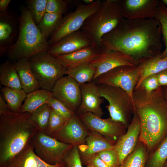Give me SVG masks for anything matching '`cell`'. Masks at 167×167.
<instances>
[{
	"label": "cell",
	"mask_w": 167,
	"mask_h": 167,
	"mask_svg": "<svg viewBox=\"0 0 167 167\" xmlns=\"http://www.w3.org/2000/svg\"><path fill=\"white\" fill-rule=\"evenodd\" d=\"M30 115L11 111L0 115V167L20 152L39 131Z\"/></svg>",
	"instance_id": "cell-3"
},
{
	"label": "cell",
	"mask_w": 167,
	"mask_h": 167,
	"mask_svg": "<svg viewBox=\"0 0 167 167\" xmlns=\"http://www.w3.org/2000/svg\"><path fill=\"white\" fill-rule=\"evenodd\" d=\"M96 85L101 97L106 99L109 103L106 107L110 117L122 123L127 128L131 121L132 116L135 113L133 100L120 88L105 84Z\"/></svg>",
	"instance_id": "cell-6"
},
{
	"label": "cell",
	"mask_w": 167,
	"mask_h": 167,
	"mask_svg": "<svg viewBox=\"0 0 167 167\" xmlns=\"http://www.w3.org/2000/svg\"><path fill=\"white\" fill-rule=\"evenodd\" d=\"M0 82L3 87L15 90L22 89L14 63L9 61H6L0 65Z\"/></svg>",
	"instance_id": "cell-25"
},
{
	"label": "cell",
	"mask_w": 167,
	"mask_h": 167,
	"mask_svg": "<svg viewBox=\"0 0 167 167\" xmlns=\"http://www.w3.org/2000/svg\"><path fill=\"white\" fill-rule=\"evenodd\" d=\"M160 86L167 85V69L156 74Z\"/></svg>",
	"instance_id": "cell-42"
},
{
	"label": "cell",
	"mask_w": 167,
	"mask_h": 167,
	"mask_svg": "<svg viewBox=\"0 0 167 167\" xmlns=\"http://www.w3.org/2000/svg\"><path fill=\"white\" fill-rule=\"evenodd\" d=\"M51 109L50 106L46 103L30 113V118L39 131L45 133L48 126Z\"/></svg>",
	"instance_id": "cell-30"
},
{
	"label": "cell",
	"mask_w": 167,
	"mask_h": 167,
	"mask_svg": "<svg viewBox=\"0 0 167 167\" xmlns=\"http://www.w3.org/2000/svg\"><path fill=\"white\" fill-rule=\"evenodd\" d=\"M148 156L146 146L139 140L134 150L126 158L119 167H146Z\"/></svg>",
	"instance_id": "cell-28"
},
{
	"label": "cell",
	"mask_w": 167,
	"mask_h": 167,
	"mask_svg": "<svg viewBox=\"0 0 167 167\" xmlns=\"http://www.w3.org/2000/svg\"><path fill=\"white\" fill-rule=\"evenodd\" d=\"M19 32L15 43L8 48L9 57L15 60L29 58L47 51L49 46L31 15L28 9L22 10L19 18Z\"/></svg>",
	"instance_id": "cell-4"
},
{
	"label": "cell",
	"mask_w": 167,
	"mask_h": 167,
	"mask_svg": "<svg viewBox=\"0 0 167 167\" xmlns=\"http://www.w3.org/2000/svg\"><path fill=\"white\" fill-rule=\"evenodd\" d=\"M69 120L51 108L48 126L45 133L50 136L57 132L65 125Z\"/></svg>",
	"instance_id": "cell-34"
},
{
	"label": "cell",
	"mask_w": 167,
	"mask_h": 167,
	"mask_svg": "<svg viewBox=\"0 0 167 167\" xmlns=\"http://www.w3.org/2000/svg\"><path fill=\"white\" fill-rule=\"evenodd\" d=\"M162 53L147 58L139 63L137 66L139 71L140 76L135 89L138 88L147 77L157 74L167 69V56L162 58Z\"/></svg>",
	"instance_id": "cell-23"
},
{
	"label": "cell",
	"mask_w": 167,
	"mask_h": 167,
	"mask_svg": "<svg viewBox=\"0 0 167 167\" xmlns=\"http://www.w3.org/2000/svg\"><path fill=\"white\" fill-rule=\"evenodd\" d=\"M65 167H67L66 165Z\"/></svg>",
	"instance_id": "cell-50"
},
{
	"label": "cell",
	"mask_w": 167,
	"mask_h": 167,
	"mask_svg": "<svg viewBox=\"0 0 167 167\" xmlns=\"http://www.w3.org/2000/svg\"><path fill=\"white\" fill-rule=\"evenodd\" d=\"M96 70V67L91 62H89L67 69L66 75L80 85L92 82Z\"/></svg>",
	"instance_id": "cell-26"
},
{
	"label": "cell",
	"mask_w": 167,
	"mask_h": 167,
	"mask_svg": "<svg viewBox=\"0 0 167 167\" xmlns=\"http://www.w3.org/2000/svg\"><path fill=\"white\" fill-rule=\"evenodd\" d=\"M162 88L164 96L167 102V85L162 86Z\"/></svg>",
	"instance_id": "cell-45"
},
{
	"label": "cell",
	"mask_w": 167,
	"mask_h": 167,
	"mask_svg": "<svg viewBox=\"0 0 167 167\" xmlns=\"http://www.w3.org/2000/svg\"><path fill=\"white\" fill-rule=\"evenodd\" d=\"M101 2L97 0L90 4H80L73 12L63 17L59 26L49 38V46L57 43L67 35L80 30L85 20L99 8Z\"/></svg>",
	"instance_id": "cell-9"
},
{
	"label": "cell",
	"mask_w": 167,
	"mask_h": 167,
	"mask_svg": "<svg viewBox=\"0 0 167 167\" xmlns=\"http://www.w3.org/2000/svg\"><path fill=\"white\" fill-rule=\"evenodd\" d=\"M64 163L48 164L40 158L29 143L18 154L0 167H65Z\"/></svg>",
	"instance_id": "cell-19"
},
{
	"label": "cell",
	"mask_w": 167,
	"mask_h": 167,
	"mask_svg": "<svg viewBox=\"0 0 167 167\" xmlns=\"http://www.w3.org/2000/svg\"><path fill=\"white\" fill-rule=\"evenodd\" d=\"M141 130L139 119L134 113L126 132L118 139L115 145L114 148L118 153L120 165L136 147Z\"/></svg>",
	"instance_id": "cell-16"
},
{
	"label": "cell",
	"mask_w": 167,
	"mask_h": 167,
	"mask_svg": "<svg viewBox=\"0 0 167 167\" xmlns=\"http://www.w3.org/2000/svg\"><path fill=\"white\" fill-rule=\"evenodd\" d=\"M123 18L118 0H105L84 22L80 30L89 38L92 45L100 50L104 35L113 29Z\"/></svg>",
	"instance_id": "cell-5"
},
{
	"label": "cell",
	"mask_w": 167,
	"mask_h": 167,
	"mask_svg": "<svg viewBox=\"0 0 167 167\" xmlns=\"http://www.w3.org/2000/svg\"><path fill=\"white\" fill-rule=\"evenodd\" d=\"M0 92L9 109L14 113L20 112L22 104L27 95L25 91L23 89L15 90L3 87Z\"/></svg>",
	"instance_id": "cell-27"
},
{
	"label": "cell",
	"mask_w": 167,
	"mask_h": 167,
	"mask_svg": "<svg viewBox=\"0 0 167 167\" xmlns=\"http://www.w3.org/2000/svg\"><path fill=\"white\" fill-rule=\"evenodd\" d=\"M124 18H155L159 0H118Z\"/></svg>",
	"instance_id": "cell-14"
},
{
	"label": "cell",
	"mask_w": 167,
	"mask_h": 167,
	"mask_svg": "<svg viewBox=\"0 0 167 167\" xmlns=\"http://www.w3.org/2000/svg\"><path fill=\"white\" fill-rule=\"evenodd\" d=\"M53 97L51 91L42 89L27 94L20 112L31 113L42 105L47 103Z\"/></svg>",
	"instance_id": "cell-24"
},
{
	"label": "cell",
	"mask_w": 167,
	"mask_h": 167,
	"mask_svg": "<svg viewBox=\"0 0 167 167\" xmlns=\"http://www.w3.org/2000/svg\"><path fill=\"white\" fill-rule=\"evenodd\" d=\"M100 52L92 45L68 54L55 57L67 69L90 62L95 59Z\"/></svg>",
	"instance_id": "cell-21"
},
{
	"label": "cell",
	"mask_w": 167,
	"mask_h": 167,
	"mask_svg": "<svg viewBox=\"0 0 167 167\" xmlns=\"http://www.w3.org/2000/svg\"><path fill=\"white\" fill-rule=\"evenodd\" d=\"M11 1V0H0V11L1 12V14L5 13Z\"/></svg>",
	"instance_id": "cell-44"
},
{
	"label": "cell",
	"mask_w": 167,
	"mask_h": 167,
	"mask_svg": "<svg viewBox=\"0 0 167 167\" xmlns=\"http://www.w3.org/2000/svg\"><path fill=\"white\" fill-rule=\"evenodd\" d=\"M96 68L93 81L100 75L118 66L123 65L137 66L132 57L120 51L101 48L98 56L90 62Z\"/></svg>",
	"instance_id": "cell-13"
},
{
	"label": "cell",
	"mask_w": 167,
	"mask_h": 167,
	"mask_svg": "<svg viewBox=\"0 0 167 167\" xmlns=\"http://www.w3.org/2000/svg\"><path fill=\"white\" fill-rule=\"evenodd\" d=\"M81 101L77 111L78 114L91 113L101 117L103 113L101 105L103 99L101 97L97 85L93 81L80 85Z\"/></svg>",
	"instance_id": "cell-18"
},
{
	"label": "cell",
	"mask_w": 167,
	"mask_h": 167,
	"mask_svg": "<svg viewBox=\"0 0 167 167\" xmlns=\"http://www.w3.org/2000/svg\"><path fill=\"white\" fill-rule=\"evenodd\" d=\"M96 154L109 167L120 165L118 155L114 148L106 149Z\"/></svg>",
	"instance_id": "cell-36"
},
{
	"label": "cell",
	"mask_w": 167,
	"mask_h": 167,
	"mask_svg": "<svg viewBox=\"0 0 167 167\" xmlns=\"http://www.w3.org/2000/svg\"><path fill=\"white\" fill-rule=\"evenodd\" d=\"M47 104L56 112L67 119H69L75 113L53 96Z\"/></svg>",
	"instance_id": "cell-40"
},
{
	"label": "cell",
	"mask_w": 167,
	"mask_h": 167,
	"mask_svg": "<svg viewBox=\"0 0 167 167\" xmlns=\"http://www.w3.org/2000/svg\"><path fill=\"white\" fill-rule=\"evenodd\" d=\"M163 4L167 7V0H161Z\"/></svg>",
	"instance_id": "cell-47"
},
{
	"label": "cell",
	"mask_w": 167,
	"mask_h": 167,
	"mask_svg": "<svg viewBox=\"0 0 167 167\" xmlns=\"http://www.w3.org/2000/svg\"><path fill=\"white\" fill-rule=\"evenodd\" d=\"M85 161L89 165L94 167H109L97 154Z\"/></svg>",
	"instance_id": "cell-41"
},
{
	"label": "cell",
	"mask_w": 167,
	"mask_h": 167,
	"mask_svg": "<svg viewBox=\"0 0 167 167\" xmlns=\"http://www.w3.org/2000/svg\"><path fill=\"white\" fill-rule=\"evenodd\" d=\"M79 117L84 125L91 131L115 143L126 132L127 128L110 117L103 119L90 112L79 114Z\"/></svg>",
	"instance_id": "cell-11"
},
{
	"label": "cell",
	"mask_w": 167,
	"mask_h": 167,
	"mask_svg": "<svg viewBox=\"0 0 167 167\" xmlns=\"http://www.w3.org/2000/svg\"><path fill=\"white\" fill-rule=\"evenodd\" d=\"M31 68L41 89L51 91L56 82L66 75L67 69L47 51L29 58Z\"/></svg>",
	"instance_id": "cell-7"
},
{
	"label": "cell",
	"mask_w": 167,
	"mask_h": 167,
	"mask_svg": "<svg viewBox=\"0 0 167 167\" xmlns=\"http://www.w3.org/2000/svg\"><path fill=\"white\" fill-rule=\"evenodd\" d=\"M14 64L18 73L22 89L27 94L41 89L31 68L28 59H19Z\"/></svg>",
	"instance_id": "cell-22"
},
{
	"label": "cell",
	"mask_w": 167,
	"mask_h": 167,
	"mask_svg": "<svg viewBox=\"0 0 167 167\" xmlns=\"http://www.w3.org/2000/svg\"><path fill=\"white\" fill-rule=\"evenodd\" d=\"M155 18L160 23L161 27L162 38L165 48L162 52V58L167 56V7L160 0L157 8Z\"/></svg>",
	"instance_id": "cell-32"
},
{
	"label": "cell",
	"mask_w": 167,
	"mask_h": 167,
	"mask_svg": "<svg viewBox=\"0 0 167 167\" xmlns=\"http://www.w3.org/2000/svg\"><path fill=\"white\" fill-rule=\"evenodd\" d=\"M62 15L46 13L37 26L40 32L47 40L61 23Z\"/></svg>",
	"instance_id": "cell-29"
},
{
	"label": "cell",
	"mask_w": 167,
	"mask_h": 167,
	"mask_svg": "<svg viewBox=\"0 0 167 167\" xmlns=\"http://www.w3.org/2000/svg\"><path fill=\"white\" fill-rule=\"evenodd\" d=\"M13 33V25L6 14H1L0 20V46L9 42L11 39Z\"/></svg>",
	"instance_id": "cell-35"
},
{
	"label": "cell",
	"mask_w": 167,
	"mask_h": 167,
	"mask_svg": "<svg viewBox=\"0 0 167 167\" xmlns=\"http://www.w3.org/2000/svg\"><path fill=\"white\" fill-rule=\"evenodd\" d=\"M162 30L155 18H123L103 36L101 48L120 51L133 57L137 63L162 53Z\"/></svg>",
	"instance_id": "cell-1"
},
{
	"label": "cell",
	"mask_w": 167,
	"mask_h": 167,
	"mask_svg": "<svg viewBox=\"0 0 167 167\" xmlns=\"http://www.w3.org/2000/svg\"><path fill=\"white\" fill-rule=\"evenodd\" d=\"M64 162L67 167H82L78 146H73L66 155Z\"/></svg>",
	"instance_id": "cell-37"
},
{
	"label": "cell",
	"mask_w": 167,
	"mask_h": 167,
	"mask_svg": "<svg viewBox=\"0 0 167 167\" xmlns=\"http://www.w3.org/2000/svg\"><path fill=\"white\" fill-rule=\"evenodd\" d=\"M29 143L36 155L50 165L64 163L66 155L73 146L58 141L40 131L31 139Z\"/></svg>",
	"instance_id": "cell-8"
},
{
	"label": "cell",
	"mask_w": 167,
	"mask_h": 167,
	"mask_svg": "<svg viewBox=\"0 0 167 167\" xmlns=\"http://www.w3.org/2000/svg\"><path fill=\"white\" fill-rule=\"evenodd\" d=\"M89 167H94L92 166H89Z\"/></svg>",
	"instance_id": "cell-49"
},
{
	"label": "cell",
	"mask_w": 167,
	"mask_h": 167,
	"mask_svg": "<svg viewBox=\"0 0 167 167\" xmlns=\"http://www.w3.org/2000/svg\"><path fill=\"white\" fill-rule=\"evenodd\" d=\"M140 76L137 66L123 65L100 75L92 81L96 84H105L120 88L125 91L133 100V92Z\"/></svg>",
	"instance_id": "cell-10"
},
{
	"label": "cell",
	"mask_w": 167,
	"mask_h": 167,
	"mask_svg": "<svg viewBox=\"0 0 167 167\" xmlns=\"http://www.w3.org/2000/svg\"><path fill=\"white\" fill-rule=\"evenodd\" d=\"M88 133L75 113L60 130L50 136L61 142L78 146L85 143Z\"/></svg>",
	"instance_id": "cell-15"
},
{
	"label": "cell",
	"mask_w": 167,
	"mask_h": 167,
	"mask_svg": "<svg viewBox=\"0 0 167 167\" xmlns=\"http://www.w3.org/2000/svg\"><path fill=\"white\" fill-rule=\"evenodd\" d=\"M11 110L2 95L0 94V115L8 113Z\"/></svg>",
	"instance_id": "cell-43"
},
{
	"label": "cell",
	"mask_w": 167,
	"mask_h": 167,
	"mask_svg": "<svg viewBox=\"0 0 167 167\" xmlns=\"http://www.w3.org/2000/svg\"><path fill=\"white\" fill-rule=\"evenodd\" d=\"M133 98L140 123L139 140L151 154L167 136V102L161 86L149 94L135 89Z\"/></svg>",
	"instance_id": "cell-2"
},
{
	"label": "cell",
	"mask_w": 167,
	"mask_h": 167,
	"mask_svg": "<svg viewBox=\"0 0 167 167\" xmlns=\"http://www.w3.org/2000/svg\"><path fill=\"white\" fill-rule=\"evenodd\" d=\"M51 92L53 96L75 113L81 101L80 85L71 78L66 75L59 79Z\"/></svg>",
	"instance_id": "cell-12"
},
{
	"label": "cell",
	"mask_w": 167,
	"mask_h": 167,
	"mask_svg": "<svg viewBox=\"0 0 167 167\" xmlns=\"http://www.w3.org/2000/svg\"><path fill=\"white\" fill-rule=\"evenodd\" d=\"M167 161V136L148 158L146 167H163Z\"/></svg>",
	"instance_id": "cell-31"
},
{
	"label": "cell",
	"mask_w": 167,
	"mask_h": 167,
	"mask_svg": "<svg viewBox=\"0 0 167 167\" xmlns=\"http://www.w3.org/2000/svg\"><path fill=\"white\" fill-rule=\"evenodd\" d=\"M92 45L91 41L80 29L67 35L57 43L49 46L47 52L57 57Z\"/></svg>",
	"instance_id": "cell-17"
},
{
	"label": "cell",
	"mask_w": 167,
	"mask_h": 167,
	"mask_svg": "<svg viewBox=\"0 0 167 167\" xmlns=\"http://www.w3.org/2000/svg\"><path fill=\"white\" fill-rule=\"evenodd\" d=\"M67 9L66 2L62 0H47L46 13L63 15Z\"/></svg>",
	"instance_id": "cell-38"
},
{
	"label": "cell",
	"mask_w": 167,
	"mask_h": 167,
	"mask_svg": "<svg viewBox=\"0 0 167 167\" xmlns=\"http://www.w3.org/2000/svg\"><path fill=\"white\" fill-rule=\"evenodd\" d=\"M95 1L94 0H83V1L86 4H90L93 3Z\"/></svg>",
	"instance_id": "cell-46"
},
{
	"label": "cell",
	"mask_w": 167,
	"mask_h": 167,
	"mask_svg": "<svg viewBox=\"0 0 167 167\" xmlns=\"http://www.w3.org/2000/svg\"><path fill=\"white\" fill-rule=\"evenodd\" d=\"M163 167H167V161H166V162L165 163Z\"/></svg>",
	"instance_id": "cell-48"
},
{
	"label": "cell",
	"mask_w": 167,
	"mask_h": 167,
	"mask_svg": "<svg viewBox=\"0 0 167 167\" xmlns=\"http://www.w3.org/2000/svg\"><path fill=\"white\" fill-rule=\"evenodd\" d=\"M156 74L150 75L141 82L138 88L147 93H152L160 87Z\"/></svg>",
	"instance_id": "cell-39"
},
{
	"label": "cell",
	"mask_w": 167,
	"mask_h": 167,
	"mask_svg": "<svg viewBox=\"0 0 167 167\" xmlns=\"http://www.w3.org/2000/svg\"><path fill=\"white\" fill-rule=\"evenodd\" d=\"M47 0H30L28 1V10L34 21L37 25L46 13Z\"/></svg>",
	"instance_id": "cell-33"
},
{
	"label": "cell",
	"mask_w": 167,
	"mask_h": 167,
	"mask_svg": "<svg viewBox=\"0 0 167 167\" xmlns=\"http://www.w3.org/2000/svg\"><path fill=\"white\" fill-rule=\"evenodd\" d=\"M115 143L98 133L91 131L88 133L85 143L78 147L80 156L85 160L101 151L114 148Z\"/></svg>",
	"instance_id": "cell-20"
}]
</instances>
